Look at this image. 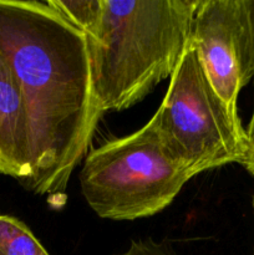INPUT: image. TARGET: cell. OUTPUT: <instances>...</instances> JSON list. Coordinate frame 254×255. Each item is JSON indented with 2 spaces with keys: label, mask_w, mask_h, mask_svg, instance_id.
<instances>
[{
  "label": "cell",
  "mask_w": 254,
  "mask_h": 255,
  "mask_svg": "<svg viewBox=\"0 0 254 255\" xmlns=\"http://www.w3.org/2000/svg\"><path fill=\"white\" fill-rule=\"evenodd\" d=\"M191 40L214 91L238 112L239 92L254 79L244 0H198Z\"/></svg>",
  "instance_id": "5b68a950"
},
{
  "label": "cell",
  "mask_w": 254,
  "mask_h": 255,
  "mask_svg": "<svg viewBox=\"0 0 254 255\" xmlns=\"http://www.w3.org/2000/svg\"><path fill=\"white\" fill-rule=\"evenodd\" d=\"M114 255H178L166 242H156L152 238L132 241L127 251Z\"/></svg>",
  "instance_id": "9c48e42d"
},
{
  "label": "cell",
  "mask_w": 254,
  "mask_h": 255,
  "mask_svg": "<svg viewBox=\"0 0 254 255\" xmlns=\"http://www.w3.org/2000/svg\"><path fill=\"white\" fill-rule=\"evenodd\" d=\"M241 164L247 169V172L249 174H252L254 177V141L249 143L248 151H247L246 156H244Z\"/></svg>",
  "instance_id": "8fae6325"
},
{
  "label": "cell",
  "mask_w": 254,
  "mask_h": 255,
  "mask_svg": "<svg viewBox=\"0 0 254 255\" xmlns=\"http://www.w3.org/2000/svg\"><path fill=\"white\" fill-rule=\"evenodd\" d=\"M0 52L19 85L29 128V191L61 194L102 117L87 39L47 1L0 0Z\"/></svg>",
  "instance_id": "6da1fadb"
},
{
  "label": "cell",
  "mask_w": 254,
  "mask_h": 255,
  "mask_svg": "<svg viewBox=\"0 0 254 255\" xmlns=\"http://www.w3.org/2000/svg\"><path fill=\"white\" fill-rule=\"evenodd\" d=\"M47 4L57 10L87 39L96 35L101 22L104 0H47Z\"/></svg>",
  "instance_id": "ba28073f"
},
{
  "label": "cell",
  "mask_w": 254,
  "mask_h": 255,
  "mask_svg": "<svg viewBox=\"0 0 254 255\" xmlns=\"http://www.w3.org/2000/svg\"><path fill=\"white\" fill-rule=\"evenodd\" d=\"M247 136H248V141L249 143L254 141V107H253V114H252L251 120H249L248 127L246 128Z\"/></svg>",
  "instance_id": "7c38bea8"
},
{
  "label": "cell",
  "mask_w": 254,
  "mask_h": 255,
  "mask_svg": "<svg viewBox=\"0 0 254 255\" xmlns=\"http://www.w3.org/2000/svg\"><path fill=\"white\" fill-rule=\"evenodd\" d=\"M164 143L194 176L243 161L249 147L246 128L214 91L189 40L152 116Z\"/></svg>",
  "instance_id": "277c9868"
},
{
  "label": "cell",
  "mask_w": 254,
  "mask_h": 255,
  "mask_svg": "<svg viewBox=\"0 0 254 255\" xmlns=\"http://www.w3.org/2000/svg\"><path fill=\"white\" fill-rule=\"evenodd\" d=\"M247 11V20H248L249 37H251L252 46V57H253V67H254V0H244Z\"/></svg>",
  "instance_id": "30bf717a"
},
{
  "label": "cell",
  "mask_w": 254,
  "mask_h": 255,
  "mask_svg": "<svg viewBox=\"0 0 254 255\" xmlns=\"http://www.w3.org/2000/svg\"><path fill=\"white\" fill-rule=\"evenodd\" d=\"M0 174L26 184L31 177L29 128L19 85L0 52Z\"/></svg>",
  "instance_id": "8992f818"
},
{
  "label": "cell",
  "mask_w": 254,
  "mask_h": 255,
  "mask_svg": "<svg viewBox=\"0 0 254 255\" xmlns=\"http://www.w3.org/2000/svg\"><path fill=\"white\" fill-rule=\"evenodd\" d=\"M0 255H50L29 227L11 216H0Z\"/></svg>",
  "instance_id": "52a82bcc"
},
{
  "label": "cell",
  "mask_w": 254,
  "mask_h": 255,
  "mask_svg": "<svg viewBox=\"0 0 254 255\" xmlns=\"http://www.w3.org/2000/svg\"><path fill=\"white\" fill-rule=\"evenodd\" d=\"M193 177L149 120L137 131L91 149L85 157L80 186L100 218L134 221L167 208Z\"/></svg>",
  "instance_id": "3957f363"
},
{
  "label": "cell",
  "mask_w": 254,
  "mask_h": 255,
  "mask_svg": "<svg viewBox=\"0 0 254 255\" xmlns=\"http://www.w3.org/2000/svg\"><path fill=\"white\" fill-rule=\"evenodd\" d=\"M198 0H104L101 22L87 39L101 114L141 102L171 77L191 40Z\"/></svg>",
  "instance_id": "7a4b0ae2"
},
{
  "label": "cell",
  "mask_w": 254,
  "mask_h": 255,
  "mask_svg": "<svg viewBox=\"0 0 254 255\" xmlns=\"http://www.w3.org/2000/svg\"><path fill=\"white\" fill-rule=\"evenodd\" d=\"M252 206H253V217H254V196H253V199H252ZM253 255H254V249H253Z\"/></svg>",
  "instance_id": "4fadbf2b"
}]
</instances>
